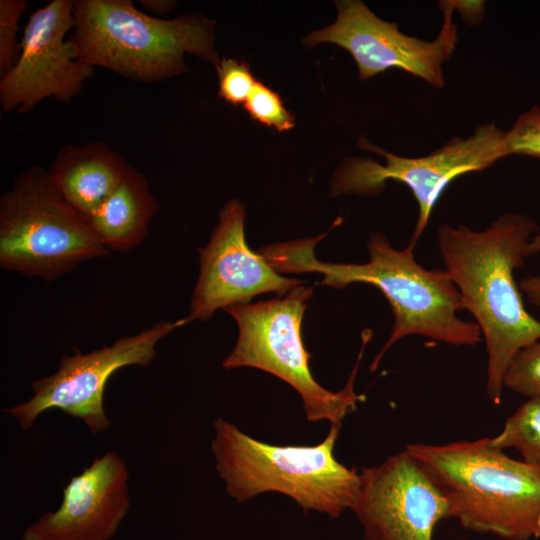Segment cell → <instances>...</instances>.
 Here are the masks:
<instances>
[{
    "instance_id": "cell-1",
    "label": "cell",
    "mask_w": 540,
    "mask_h": 540,
    "mask_svg": "<svg viewBox=\"0 0 540 540\" xmlns=\"http://www.w3.org/2000/svg\"><path fill=\"white\" fill-rule=\"evenodd\" d=\"M538 231L536 221L519 213L502 214L480 231L464 224H444L437 230L445 270L459 291L462 309L474 317L485 342L486 393L496 405L509 362L540 339V321L526 311L514 278Z\"/></svg>"
},
{
    "instance_id": "cell-2",
    "label": "cell",
    "mask_w": 540,
    "mask_h": 540,
    "mask_svg": "<svg viewBox=\"0 0 540 540\" xmlns=\"http://www.w3.org/2000/svg\"><path fill=\"white\" fill-rule=\"evenodd\" d=\"M325 234L264 246L260 253L282 273L322 274L321 285L342 289L353 283L378 288L390 304L394 323L370 371H375L385 353L398 340L418 335L453 346H474L483 341L474 321L458 316L462 310L459 291L445 269H427L414 257L415 245L393 248L380 232L370 234L368 262L328 263L314 255V247Z\"/></svg>"
},
{
    "instance_id": "cell-3",
    "label": "cell",
    "mask_w": 540,
    "mask_h": 540,
    "mask_svg": "<svg viewBox=\"0 0 540 540\" xmlns=\"http://www.w3.org/2000/svg\"><path fill=\"white\" fill-rule=\"evenodd\" d=\"M405 450L446 497L451 516L477 533L506 540L540 538V464L510 458L490 438Z\"/></svg>"
},
{
    "instance_id": "cell-4",
    "label": "cell",
    "mask_w": 540,
    "mask_h": 540,
    "mask_svg": "<svg viewBox=\"0 0 540 540\" xmlns=\"http://www.w3.org/2000/svg\"><path fill=\"white\" fill-rule=\"evenodd\" d=\"M70 36L82 62L123 77L154 83L188 71L185 54L216 66V21L201 14L161 19L131 0H74Z\"/></svg>"
},
{
    "instance_id": "cell-5",
    "label": "cell",
    "mask_w": 540,
    "mask_h": 540,
    "mask_svg": "<svg viewBox=\"0 0 540 540\" xmlns=\"http://www.w3.org/2000/svg\"><path fill=\"white\" fill-rule=\"evenodd\" d=\"M340 427L331 425L324 440L314 446H280L259 441L218 418L211 441L215 467L228 495L239 503L279 492L305 512L338 518L352 509L360 488V473L334 455Z\"/></svg>"
},
{
    "instance_id": "cell-6",
    "label": "cell",
    "mask_w": 540,
    "mask_h": 540,
    "mask_svg": "<svg viewBox=\"0 0 540 540\" xmlns=\"http://www.w3.org/2000/svg\"><path fill=\"white\" fill-rule=\"evenodd\" d=\"M312 295L311 287L299 285L283 298L226 308L237 322L238 338L222 367H253L268 372L299 393L309 421L327 420L331 425L341 426L346 415L366 399L365 395L354 391V380L372 332L367 329L362 333L358 359L345 387L336 392L322 387L312 375L311 355L302 339L306 301Z\"/></svg>"
},
{
    "instance_id": "cell-7",
    "label": "cell",
    "mask_w": 540,
    "mask_h": 540,
    "mask_svg": "<svg viewBox=\"0 0 540 540\" xmlns=\"http://www.w3.org/2000/svg\"><path fill=\"white\" fill-rule=\"evenodd\" d=\"M109 250L60 194L48 170L33 165L0 198V266L53 281Z\"/></svg>"
},
{
    "instance_id": "cell-8",
    "label": "cell",
    "mask_w": 540,
    "mask_h": 540,
    "mask_svg": "<svg viewBox=\"0 0 540 540\" xmlns=\"http://www.w3.org/2000/svg\"><path fill=\"white\" fill-rule=\"evenodd\" d=\"M504 134L495 123L481 124L472 135L452 138L431 154L415 158L393 154L360 138L358 147L381 155L385 163L370 158H345L333 175L330 196L376 195L390 180L406 185L418 205L410 239V244L416 246L447 186L459 176L485 170L505 157Z\"/></svg>"
},
{
    "instance_id": "cell-9",
    "label": "cell",
    "mask_w": 540,
    "mask_h": 540,
    "mask_svg": "<svg viewBox=\"0 0 540 540\" xmlns=\"http://www.w3.org/2000/svg\"><path fill=\"white\" fill-rule=\"evenodd\" d=\"M187 323L186 317L160 321L136 334L120 337L111 345L63 355L54 373L33 381L29 399L3 411L25 430L43 412L57 409L82 420L93 434L105 432L111 426L103 404L109 378L123 367L148 366L156 357L159 341Z\"/></svg>"
},
{
    "instance_id": "cell-10",
    "label": "cell",
    "mask_w": 540,
    "mask_h": 540,
    "mask_svg": "<svg viewBox=\"0 0 540 540\" xmlns=\"http://www.w3.org/2000/svg\"><path fill=\"white\" fill-rule=\"evenodd\" d=\"M335 6V22L309 33L302 41L304 46L333 43L344 48L353 57L361 80L399 69L436 88L444 86L443 64L458 40L451 1L438 2L443 23L433 41L402 33L396 22L379 18L361 0H339Z\"/></svg>"
},
{
    "instance_id": "cell-11",
    "label": "cell",
    "mask_w": 540,
    "mask_h": 540,
    "mask_svg": "<svg viewBox=\"0 0 540 540\" xmlns=\"http://www.w3.org/2000/svg\"><path fill=\"white\" fill-rule=\"evenodd\" d=\"M75 26L74 0H53L30 14L20 40V55L0 79L5 113H27L46 98L69 103L93 76L66 35Z\"/></svg>"
},
{
    "instance_id": "cell-12",
    "label": "cell",
    "mask_w": 540,
    "mask_h": 540,
    "mask_svg": "<svg viewBox=\"0 0 540 540\" xmlns=\"http://www.w3.org/2000/svg\"><path fill=\"white\" fill-rule=\"evenodd\" d=\"M351 510L365 540H433L436 525L452 518L446 497L406 450L362 469Z\"/></svg>"
},
{
    "instance_id": "cell-13",
    "label": "cell",
    "mask_w": 540,
    "mask_h": 540,
    "mask_svg": "<svg viewBox=\"0 0 540 540\" xmlns=\"http://www.w3.org/2000/svg\"><path fill=\"white\" fill-rule=\"evenodd\" d=\"M244 222L243 204L236 199L227 201L209 242L198 249L200 272L188 322L208 320L218 309L249 303L263 293L282 296L302 284L301 280L280 275L261 253L249 248Z\"/></svg>"
},
{
    "instance_id": "cell-14",
    "label": "cell",
    "mask_w": 540,
    "mask_h": 540,
    "mask_svg": "<svg viewBox=\"0 0 540 540\" xmlns=\"http://www.w3.org/2000/svg\"><path fill=\"white\" fill-rule=\"evenodd\" d=\"M128 482L125 459L105 452L69 480L60 506L28 525L21 540H110L130 508Z\"/></svg>"
},
{
    "instance_id": "cell-15",
    "label": "cell",
    "mask_w": 540,
    "mask_h": 540,
    "mask_svg": "<svg viewBox=\"0 0 540 540\" xmlns=\"http://www.w3.org/2000/svg\"><path fill=\"white\" fill-rule=\"evenodd\" d=\"M128 164L102 141L62 147L47 169L63 198L86 219L121 182Z\"/></svg>"
},
{
    "instance_id": "cell-16",
    "label": "cell",
    "mask_w": 540,
    "mask_h": 540,
    "mask_svg": "<svg viewBox=\"0 0 540 540\" xmlns=\"http://www.w3.org/2000/svg\"><path fill=\"white\" fill-rule=\"evenodd\" d=\"M158 209L146 177L128 165L121 182L87 220L108 250L125 252L144 241Z\"/></svg>"
},
{
    "instance_id": "cell-17",
    "label": "cell",
    "mask_w": 540,
    "mask_h": 540,
    "mask_svg": "<svg viewBox=\"0 0 540 540\" xmlns=\"http://www.w3.org/2000/svg\"><path fill=\"white\" fill-rule=\"evenodd\" d=\"M490 442L499 450L515 448L523 461L540 464V399L530 398L524 402Z\"/></svg>"
},
{
    "instance_id": "cell-18",
    "label": "cell",
    "mask_w": 540,
    "mask_h": 540,
    "mask_svg": "<svg viewBox=\"0 0 540 540\" xmlns=\"http://www.w3.org/2000/svg\"><path fill=\"white\" fill-rule=\"evenodd\" d=\"M243 106L252 120L278 132L295 126V118L285 108L280 95L260 81H256Z\"/></svg>"
},
{
    "instance_id": "cell-19",
    "label": "cell",
    "mask_w": 540,
    "mask_h": 540,
    "mask_svg": "<svg viewBox=\"0 0 540 540\" xmlns=\"http://www.w3.org/2000/svg\"><path fill=\"white\" fill-rule=\"evenodd\" d=\"M503 385L526 397L540 399V339L513 356L505 371Z\"/></svg>"
},
{
    "instance_id": "cell-20",
    "label": "cell",
    "mask_w": 540,
    "mask_h": 540,
    "mask_svg": "<svg viewBox=\"0 0 540 540\" xmlns=\"http://www.w3.org/2000/svg\"><path fill=\"white\" fill-rule=\"evenodd\" d=\"M27 9L26 0H0V78L11 70L20 55L19 21Z\"/></svg>"
},
{
    "instance_id": "cell-21",
    "label": "cell",
    "mask_w": 540,
    "mask_h": 540,
    "mask_svg": "<svg viewBox=\"0 0 540 540\" xmlns=\"http://www.w3.org/2000/svg\"><path fill=\"white\" fill-rule=\"evenodd\" d=\"M215 68L218 97L233 106L244 104L257 81L249 64L244 60L223 57Z\"/></svg>"
},
{
    "instance_id": "cell-22",
    "label": "cell",
    "mask_w": 540,
    "mask_h": 540,
    "mask_svg": "<svg viewBox=\"0 0 540 540\" xmlns=\"http://www.w3.org/2000/svg\"><path fill=\"white\" fill-rule=\"evenodd\" d=\"M505 157L526 155L540 158V106H533L518 116L512 127L505 131L503 140Z\"/></svg>"
},
{
    "instance_id": "cell-23",
    "label": "cell",
    "mask_w": 540,
    "mask_h": 540,
    "mask_svg": "<svg viewBox=\"0 0 540 540\" xmlns=\"http://www.w3.org/2000/svg\"><path fill=\"white\" fill-rule=\"evenodd\" d=\"M454 11L462 16L469 25L478 24L484 14V1H451Z\"/></svg>"
},
{
    "instance_id": "cell-24",
    "label": "cell",
    "mask_w": 540,
    "mask_h": 540,
    "mask_svg": "<svg viewBox=\"0 0 540 540\" xmlns=\"http://www.w3.org/2000/svg\"><path fill=\"white\" fill-rule=\"evenodd\" d=\"M518 286L532 304L540 306V276L528 275Z\"/></svg>"
},
{
    "instance_id": "cell-25",
    "label": "cell",
    "mask_w": 540,
    "mask_h": 540,
    "mask_svg": "<svg viewBox=\"0 0 540 540\" xmlns=\"http://www.w3.org/2000/svg\"><path fill=\"white\" fill-rule=\"evenodd\" d=\"M139 3L147 12L163 16L171 12L177 2L171 0H140Z\"/></svg>"
},
{
    "instance_id": "cell-26",
    "label": "cell",
    "mask_w": 540,
    "mask_h": 540,
    "mask_svg": "<svg viewBox=\"0 0 540 540\" xmlns=\"http://www.w3.org/2000/svg\"><path fill=\"white\" fill-rule=\"evenodd\" d=\"M540 253V231L531 238L528 244V255Z\"/></svg>"
}]
</instances>
